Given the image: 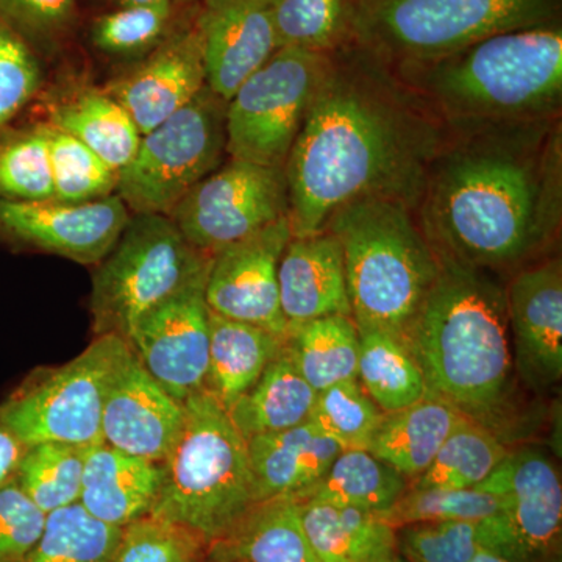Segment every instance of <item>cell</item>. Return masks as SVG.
<instances>
[{"mask_svg": "<svg viewBox=\"0 0 562 562\" xmlns=\"http://www.w3.org/2000/svg\"><path fill=\"white\" fill-rule=\"evenodd\" d=\"M449 139L390 63L360 44L331 52L284 173L292 236L316 235L341 206L392 199L419 210Z\"/></svg>", "mask_w": 562, "mask_h": 562, "instance_id": "6da1fadb", "label": "cell"}, {"mask_svg": "<svg viewBox=\"0 0 562 562\" xmlns=\"http://www.w3.org/2000/svg\"><path fill=\"white\" fill-rule=\"evenodd\" d=\"M549 121L449 135L417 210L436 250L497 273L530 265L560 225V135Z\"/></svg>", "mask_w": 562, "mask_h": 562, "instance_id": "7a4b0ae2", "label": "cell"}, {"mask_svg": "<svg viewBox=\"0 0 562 562\" xmlns=\"http://www.w3.org/2000/svg\"><path fill=\"white\" fill-rule=\"evenodd\" d=\"M438 251L439 271L402 342L428 392L506 441L519 419L505 288Z\"/></svg>", "mask_w": 562, "mask_h": 562, "instance_id": "3957f363", "label": "cell"}, {"mask_svg": "<svg viewBox=\"0 0 562 562\" xmlns=\"http://www.w3.org/2000/svg\"><path fill=\"white\" fill-rule=\"evenodd\" d=\"M398 79L454 131L549 121L562 99V31L557 22L497 33Z\"/></svg>", "mask_w": 562, "mask_h": 562, "instance_id": "277c9868", "label": "cell"}, {"mask_svg": "<svg viewBox=\"0 0 562 562\" xmlns=\"http://www.w3.org/2000/svg\"><path fill=\"white\" fill-rule=\"evenodd\" d=\"M325 231L341 244L357 327L402 339L439 271L417 211L392 199H360L336 211Z\"/></svg>", "mask_w": 562, "mask_h": 562, "instance_id": "5b68a950", "label": "cell"}, {"mask_svg": "<svg viewBox=\"0 0 562 562\" xmlns=\"http://www.w3.org/2000/svg\"><path fill=\"white\" fill-rule=\"evenodd\" d=\"M184 424L162 462V486L149 516L213 543L257 503L247 441L209 390L188 397Z\"/></svg>", "mask_w": 562, "mask_h": 562, "instance_id": "8992f818", "label": "cell"}, {"mask_svg": "<svg viewBox=\"0 0 562 562\" xmlns=\"http://www.w3.org/2000/svg\"><path fill=\"white\" fill-rule=\"evenodd\" d=\"M350 9L353 43L386 63L413 65L552 24L560 0H350Z\"/></svg>", "mask_w": 562, "mask_h": 562, "instance_id": "52a82bcc", "label": "cell"}, {"mask_svg": "<svg viewBox=\"0 0 562 562\" xmlns=\"http://www.w3.org/2000/svg\"><path fill=\"white\" fill-rule=\"evenodd\" d=\"M211 257L192 247L171 217L132 214L127 227L92 277L90 312L95 336L127 339L155 306L210 269Z\"/></svg>", "mask_w": 562, "mask_h": 562, "instance_id": "ba28073f", "label": "cell"}, {"mask_svg": "<svg viewBox=\"0 0 562 562\" xmlns=\"http://www.w3.org/2000/svg\"><path fill=\"white\" fill-rule=\"evenodd\" d=\"M132 355L127 339L111 333L95 336L74 360L33 373L0 405V417L25 447L103 442L106 397Z\"/></svg>", "mask_w": 562, "mask_h": 562, "instance_id": "9c48e42d", "label": "cell"}, {"mask_svg": "<svg viewBox=\"0 0 562 562\" xmlns=\"http://www.w3.org/2000/svg\"><path fill=\"white\" fill-rule=\"evenodd\" d=\"M227 102L209 87L187 106L140 135L138 149L117 172L116 195L132 214L171 216L181 199L220 168Z\"/></svg>", "mask_w": 562, "mask_h": 562, "instance_id": "30bf717a", "label": "cell"}, {"mask_svg": "<svg viewBox=\"0 0 562 562\" xmlns=\"http://www.w3.org/2000/svg\"><path fill=\"white\" fill-rule=\"evenodd\" d=\"M330 54L281 47L235 91L225 111L228 158L284 168Z\"/></svg>", "mask_w": 562, "mask_h": 562, "instance_id": "8fae6325", "label": "cell"}, {"mask_svg": "<svg viewBox=\"0 0 562 562\" xmlns=\"http://www.w3.org/2000/svg\"><path fill=\"white\" fill-rule=\"evenodd\" d=\"M288 211L284 168L228 158L169 217L192 247L214 255L288 216Z\"/></svg>", "mask_w": 562, "mask_h": 562, "instance_id": "7c38bea8", "label": "cell"}, {"mask_svg": "<svg viewBox=\"0 0 562 562\" xmlns=\"http://www.w3.org/2000/svg\"><path fill=\"white\" fill-rule=\"evenodd\" d=\"M131 217L116 194L88 203L0 199V244L58 255L79 265H99Z\"/></svg>", "mask_w": 562, "mask_h": 562, "instance_id": "4fadbf2b", "label": "cell"}, {"mask_svg": "<svg viewBox=\"0 0 562 562\" xmlns=\"http://www.w3.org/2000/svg\"><path fill=\"white\" fill-rule=\"evenodd\" d=\"M209 271L155 306L128 336V344L144 369L181 403L205 390L209 375L210 308L205 301Z\"/></svg>", "mask_w": 562, "mask_h": 562, "instance_id": "5bb4252c", "label": "cell"}, {"mask_svg": "<svg viewBox=\"0 0 562 562\" xmlns=\"http://www.w3.org/2000/svg\"><path fill=\"white\" fill-rule=\"evenodd\" d=\"M479 490L505 497L509 561L562 562V482L549 454L531 446L509 450Z\"/></svg>", "mask_w": 562, "mask_h": 562, "instance_id": "9a60e30c", "label": "cell"}, {"mask_svg": "<svg viewBox=\"0 0 562 562\" xmlns=\"http://www.w3.org/2000/svg\"><path fill=\"white\" fill-rule=\"evenodd\" d=\"M291 238L290 220L284 216L216 251L211 257L205 284V301L211 312L286 338L288 325L280 306L279 265Z\"/></svg>", "mask_w": 562, "mask_h": 562, "instance_id": "2e32d148", "label": "cell"}, {"mask_svg": "<svg viewBox=\"0 0 562 562\" xmlns=\"http://www.w3.org/2000/svg\"><path fill=\"white\" fill-rule=\"evenodd\" d=\"M514 369L543 394L562 379V265L546 258L519 269L505 288Z\"/></svg>", "mask_w": 562, "mask_h": 562, "instance_id": "e0dca14e", "label": "cell"}, {"mask_svg": "<svg viewBox=\"0 0 562 562\" xmlns=\"http://www.w3.org/2000/svg\"><path fill=\"white\" fill-rule=\"evenodd\" d=\"M206 87L205 61L198 16L171 29L143 60L111 80L105 90L117 99L138 125L150 132L194 101Z\"/></svg>", "mask_w": 562, "mask_h": 562, "instance_id": "ac0fdd59", "label": "cell"}, {"mask_svg": "<svg viewBox=\"0 0 562 562\" xmlns=\"http://www.w3.org/2000/svg\"><path fill=\"white\" fill-rule=\"evenodd\" d=\"M198 25L202 36L206 87L228 102L251 74L279 47L273 0H202Z\"/></svg>", "mask_w": 562, "mask_h": 562, "instance_id": "d6986e66", "label": "cell"}, {"mask_svg": "<svg viewBox=\"0 0 562 562\" xmlns=\"http://www.w3.org/2000/svg\"><path fill=\"white\" fill-rule=\"evenodd\" d=\"M183 424L184 403L173 398L133 351L106 397L102 441L121 452L162 464Z\"/></svg>", "mask_w": 562, "mask_h": 562, "instance_id": "ffe728a7", "label": "cell"}, {"mask_svg": "<svg viewBox=\"0 0 562 562\" xmlns=\"http://www.w3.org/2000/svg\"><path fill=\"white\" fill-rule=\"evenodd\" d=\"M281 313L288 331L305 322L350 316L341 244L330 232L292 236L279 265Z\"/></svg>", "mask_w": 562, "mask_h": 562, "instance_id": "44dd1931", "label": "cell"}, {"mask_svg": "<svg viewBox=\"0 0 562 562\" xmlns=\"http://www.w3.org/2000/svg\"><path fill=\"white\" fill-rule=\"evenodd\" d=\"M162 486V464L105 442L83 447L80 505L95 519L124 528L149 516Z\"/></svg>", "mask_w": 562, "mask_h": 562, "instance_id": "7402d4cb", "label": "cell"}, {"mask_svg": "<svg viewBox=\"0 0 562 562\" xmlns=\"http://www.w3.org/2000/svg\"><path fill=\"white\" fill-rule=\"evenodd\" d=\"M257 502L301 497L319 482L341 449L313 422L247 439Z\"/></svg>", "mask_w": 562, "mask_h": 562, "instance_id": "603a6c76", "label": "cell"}, {"mask_svg": "<svg viewBox=\"0 0 562 562\" xmlns=\"http://www.w3.org/2000/svg\"><path fill=\"white\" fill-rule=\"evenodd\" d=\"M210 557L243 562H319L294 495L255 503L227 535L210 543Z\"/></svg>", "mask_w": 562, "mask_h": 562, "instance_id": "cb8c5ba5", "label": "cell"}, {"mask_svg": "<svg viewBox=\"0 0 562 562\" xmlns=\"http://www.w3.org/2000/svg\"><path fill=\"white\" fill-rule=\"evenodd\" d=\"M465 419L450 403L427 392L419 402L384 414L368 452L413 482Z\"/></svg>", "mask_w": 562, "mask_h": 562, "instance_id": "d4e9b609", "label": "cell"}, {"mask_svg": "<svg viewBox=\"0 0 562 562\" xmlns=\"http://www.w3.org/2000/svg\"><path fill=\"white\" fill-rule=\"evenodd\" d=\"M284 339L273 333L228 319L210 310V362L205 390L225 409L258 382Z\"/></svg>", "mask_w": 562, "mask_h": 562, "instance_id": "484cf974", "label": "cell"}, {"mask_svg": "<svg viewBox=\"0 0 562 562\" xmlns=\"http://www.w3.org/2000/svg\"><path fill=\"white\" fill-rule=\"evenodd\" d=\"M316 394L283 344L258 382L227 413L247 441L254 436L288 430L308 422Z\"/></svg>", "mask_w": 562, "mask_h": 562, "instance_id": "4316f807", "label": "cell"}, {"mask_svg": "<svg viewBox=\"0 0 562 562\" xmlns=\"http://www.w3.org/2000/svg\"><path fill=\"white\" fill-rule=\"evenodd\" d=\"M47 124L79 139L117 172L132 160L140 139L138 125L105 88L74 91L52 109Z\"/></svg>", "mask_w": 562, "mask_h": 562, "instance_id": "83f0119b", "label": "cell"}, {"mask_svg": "<svg viewBox=\"0 0 562 562\" xmlns=\"http://www.w3.org/2000/svg\"><path fill=\"white\" fill-rule=\"evenodd\" d=\"M301 502L303 528L317 561L373 562L397 553L395 530L379 514L333 503Z\"/></svg>", "mask_w": 562, "mask_h": 562, "instance_id": "f1b7e54d", "label": "cell"}, {"mask_svg": "<svg viewBox=\"0 0 562 562\" xmlns=\"http://www.w3.org/2000/svg\"><path fill=\"white\" fill-rule=\"evenodd\" d=\"M408 486L401 472L368 450H341L319 482L297 498L350 506L382 516Z\"/></svg>", "mask_w": 562, "mask_h": 562, "instance_id": "f546056e", "label": "cell"}, {"mask_svg": "<svg viewBox=\"0 0 562 562\" xmlns=\"http://www.w3.org/2000/svg\"><path fill=\"white\" fill-rule=\"evenodd\" d=\"M303 379L321 392L357 379L360 331L353 317L328 316L291 328L284 338Z\"/></svg>", "mask_w": 562, "mask_h": 562, "instance_id": "4dcf8cb0", "label": "cell"}, {"mask_svg": "<svg viewBox=\"0 0 562 562\" xmlns=\"http://www.w3.org/2000/svg\"><path fill=\"white\" fill-rule=\"evenodd\" d=\"M483 550L508 554L503 513L484 520L412 524L395 530V552L405 562H471Z\"/></svg>", "mask_w": 562, "mask_h": 562, "instance_id": "1f68e13d", "label": "cell"}, {"mask_svg": "<svg viewBox=\"0 0 562 562\" xmlns=\"http://www.w3.org/2000/svg\"><path fill=\"white\" fill-rule=\"evenodd\" d=\"M357 380L384 414L419 402L428 392L424 372L402 339L386 331L360 330Z\"/></svg>", "mask_w": 562, "mask_h": 562, "instance_id": "d6a6232c", "label": "cell"}, {"mask_svg": "<svg viewBox=\"0 0 562 562\" xmlns=\"http://www.w3.org/2000/svg\"><path fill=\"white\" fill-rule=\"evenodd\" d=\"M509 446L490 428L471 419L447 438L430 465L409 482L413 490H472L506 460Z\"/></svg>", "mask_w": 562, "mask_h": 562, "instance_id": "836d02e7", "label": "cell"}, {"mask_svg": "<svg viewBox=\"0 0 562 562\" xmlns=\"http://www.w3.org/2000/svg\"><path fill=\"white\" fill-rule=\"evenodd\" d=\"M0 199L13 202L54 199L46 122L11 124L0 131Z\"/></svg>", "mask_w": 562, "mask_h": 562, "instance_id": "e575fe53", "label": "cell"}, {"mask_svg": "<svg viewBox=\"0 0 562 562\" xmlns=\"http://www.w3.org/2000/svg\"><path fill=\"white\" fill-rule=\"evenodd\" d=\"M122 528L92 517L80 503L47 514L46 527L21 562H109Z\"/></svg>", "mask_w": 562, "mask_h": 562, "instance_id": "d590c367", "label": "cell"}, {"mask_svg": "<svg viewBox=\"0 0 562 562\" xmlns=\"http://www.w3.org/2000/svg\"><path fill=\"white\" fill-rule=\"evenodd\" d=\"M279 47L331 54L353 43L350 0H273Z\"/></svg>", "mask_w": 562, "mask_h": 562, "instance_id": "8d00e7d4", "label": "cell"}, {"mask_svg": "<svg viewBox=\"0 0 562 562\" xmlns=\"http://www.w3.org/2000/svg\"><path fill=\"white\" fill-rule=\"evenodd\" d=\"M83 447L41 442L25 447L14 479L44 513L50 514L80 501Z\"/></svg>", "mask_w": 562, "mask_h": 562, "instance_id": "74e56055", "label": "cell"}, {"mask_svg": "<svg viewBox=\"0 0 562 562\" xmlns=\"http://www.w3.org/2000/svg\"><path fill=\"white\" fill-rule=\"evenodd\" d=\"M54 201L88 203L116 194L117 171L68 133L47 124Z\"/></svg>", "mask_w": 562, "mask_h": 562, "instance_id": "f35d334b", "label": "cell"}, {"mask_svg": "<svg viewBox=\"0 0 562 562\" xmlns=\"http://www.w3.org/2000/svg\"><path fill=\"white\" fill-rule=\"evenodd\" d=\"M383 416L355 379L317 392L310 422L341 450H368Z\"/></svg>", "mask_w": 562, "mask_h": 562, "instance_id": "ab89813d", "label": "cell"}, {"mask_svg": "<svg viewBox=\"0 0 562 562\" xmlns=\"http://www.w3.org/2000/svg\"><path fill=\"white\" fill-rule=\"evenodd\" d=\"M503 495L472 487V490H413L382 514L391 528L424 522H449V520H484L505 512Z\"/></svg>", "mask_w": 562, "mask_h": 562, "instance_id": "60d3db41", "label": "cell"}, {"mask_svg": "<svg viewBox=\"0 0 562 562\" xmlns=\"http://www.w3.org/2000/svg\"><path fill=\"white\" fill-rule=\"evenodd\" d=\"M173 2L157 5L117 7L92 22V46L111 57H146L171 29Z\"/></svg>", "mask_w": 562, "mask_h": 562, "instance_id": "b9f144b4", "label": "cell"}, {"mask_svg": "<svg viewBox=\"0 0 562 562\" xmlns=\"http://www.w3.org/2000/svg\"><path fill=\"white\" fill-rule=\"evenodd\" d=\"M209 543L194 531L146 516L122 528L109 562H203Z\"/></svg>", "mask_w": 562, "mask_h": 562, "instance_id": "7bdbcfd3", "label": "cell"}, {"mask_svg": "<svg viewBox=\"0 0 562 562\" xmlns=\"http://www.w3.org/2000/svg\"><path fill=\"white\" fill-rule=\"evenodd\" d=\"M38 55L20 33L0 20V131L14 124L43 88Z\"/></svg>", "mask_w": 562, "mask_h": 562, "instance_id": "ee69618b", "label": "cell"}, {"mask_svg": "<svg viewBox=\"0 0 562 562\" xmlns=\"http://www.w3.org/2000/svg\"><path fill=\"white\" fill-rule=\"evenodd\" d=\"M47 514L11 479L0 484V562H21L38 542Z\"/></svg>", "mask_w": 562, "mask_h": 562, "instance_id": "f6af8a7d", "label": "cell"}, {"mask_svg": "<svg viewBox=\"0 0 562 562\" xmlns=\"http://www.w3.org/2000/svg\"><path fill=\"white\" fill-rule=\"evenodd\" d=\"M77 0H0V20L29 44H47L69 31Z\"/></svg>", "mask_w": 562, "mask_h": 562, "instance_id": "bcb514c9", "label": "cell"}, {"mask_svg": "<svg viewBox=\"0 0 562 562\" xmlns=\"http://www.w3.org/2000/svg\"><path fill=\"white\" fill-rule=\"evenodd\" d=\"M24 452V443L14 436L0 417V484L13 479Z\"/></svg>", "mask_w": 562, "mask_h": 562, "instance_id": "7dc6e473", "label": "cell"}, {"mask_svg": "<svg viewBox=\"0 0 562 562\" xmlns=\"http://www.w3.org/2000/svg\"><path fill=\"white\" fill-rule=\"evenodd\" d=\"M116 7L157 5V3L173 2V0H113Z\"/></svg>", "mask_w": 562, "mask_h": 562, "instance_id": "c3c4849f", "label": "cell"}, {"mask_svg": "<svg viewBox=\"0 0 562 562\" xmlns=\"http://www.w3.org/2000/svg\"><path fill=\"white\" fill-rule=\"evenodd\" d=\"M471 562H513L509 560H506V558L501 557V554H495L492 552H487V550H483V552H480L476 554L475 558Z\"/></svg>", "mask_w": 562, "mask_h": 562, "instance_id": "681fc988", "label": "cell"}, {"mask_svg": "<svg viewBox=\"0 0 562 562\" xmlns=\"http://www.w3.org/2000/svg\"><path fill=\"white\" fill-rule=\"evenodd\" d=\"M373 562H403V560L397 553H392L390 557L380 558V560Z\"/></svg>", "mask_w": 562, "mask_h": 562, "instance_id": "f907efd6", "label": "cell"}, {"mask_svg": "<svg viewBox=\"0 0 562 562\" xmlns=\"http://www.w3.org/2000/svg\"><path fill=\"white\" fill-rule=\"evenodd\" d=\"M203 562H243V561L225 560V558L210 557V554H206L205 561H203Z\"/></svg>", "mask_w": 562, "mask_h": 562, "instance_id": "816d5d0a", "label": "cell"}, {"mask_svg": "<svg viewBox=\"0 0 562 562\" xmlns=\"http://www.w3.org/2000/svg\"><path fill=\"white\" fill-rule=\"evenodd\" d=\"M202 0H179V3H183V5H188V3H201Z\"/></svg>", "mask_w": 562, "mask_h": 562, "instance_id": "f5cc1de1", "label": "cell"}, {"mask_svg": "<svg viewBox=\"0 0 562 562\" xmlns=\"http://www.w3.org/2000/svg\"><path fill=\"white\" fill-rule=\"evenodd\" d=\"M403 562H405V561H403Z\"/></svg>", "mask_w": 562, "mask_h": 562, "instance_id": "db71d44e", "label": "cell"}]
</instances>
